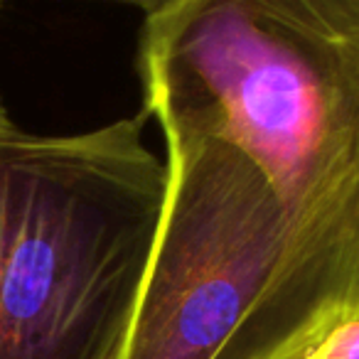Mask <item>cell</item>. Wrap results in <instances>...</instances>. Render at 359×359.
Segmentation results:
<instances>
[{"instance_id":"cell-1","label":"cell","mask_w":359,"mask_h":359,"mask_svg":"<svg viewBox=\"0 0 359 359\" xmlns=\"http://www.w3.org/2000/svg\"><path fill=\"white\" fill-rule=\"evenodd\" d=\"M143 116L244 150L280 210V259L226 359H303L359 318V0L143 6Z\"/></svg>"},{"instance_id":"cell-2","label":"cell","mask_w":359,"mask_h":359,"mask_svg":"<svg viewBox=\"0 0 359 359\" xmlns=\"http://www.w3.org/2000/svg\"><path fill=\"white\" fill-rule=\"evenodd\" d=\"M145 116L30 133L0 99V359H116L168 192Z\"/></svg>"},{"instance_id":"cell-3","label":"cell","mask_w":359,"mask_h":359,"mask_svg":"<svg viewBox=\"0 0 359 359\" xmlns=\"http://www.w3.org/2000/svg\"><path fill=\"white\" fill-rule=\"evenodd\" d=\"M168 192L116 359H226L280 259V210L236 145L155 116Z\"/></svg>"},{"instance_id":"cell-4","label":"cell","mask_w":359,"mask_h":359,"mask_svg":"<svg viewBox=\"0 0 359 359\" xmlns=\"http://www.w3.org/2000/svg\"><path fill=\"white\" fill-rule=\"evenodd\" d=\"M303 359H359V318L334 325Z\"/></svg>"}]
</instances>
